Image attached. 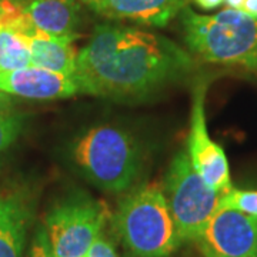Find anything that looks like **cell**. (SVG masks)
<instances>
[{"mask_svg": "<svg viewBox=\"0 0 257 257\" xmlns=\"http://www.w3.org/2000/svg\"><path fill=\"white\" fill-rule=\"evenodd\" d=\"M192 67V57L166 37L100 23L77 53L73 77L79 94L132 99L179 80Z\"/></svg>", "mask_w": 257, "mask_h": 257, "instance_id": "cell-1", "label": "cell"}, {"mask_svg": "<svg viewBox=\"0 0 257 257\" xmlns=\"http://www.w3.org/2000/svg\"><path fill=\"white\" fill-rule=\"evenodd\" d=\"M113 229L135 257H167L183 243L163 186L156 182L140 184L120 202Z\"/></svg>", "mask_w": 257, "mask_h": 257, "instance_id": "cell-2", "label": "cell"}, {"mask_svg": "<svg viewBox=\"0 0 257 257\" xmlns=\"http://www.w3.org/2000/svg\"><path fill=\"white\" fill-rule=\"evenodd\" d=\"M70 155L90 183L110 194L127 192L143 166L136 138L113 124L87 128L74 140Z\"/></svg>", "mask_w": 257, "mask_h": 257, "instance_id": "cell-3", "label": "cell"}, {"mask_svg": "<svg viewBox=\"0 0 257 257\" xmlns=\"http://www.w3.org/2000/svg\"><path fill=\"white\" fill-rule=\"evenodd\" d=\"M180 22L186 45L203 60L257 70V18L230 8L206 16L186 6Z\"/></svg>", "mask_w": 257, "mask_h": 257, "instance_id": "cell-4", "label": "cell"}, {"mask_svg": "<svg viewBox=\"0 0 257 257\" xmlns=\"http://www.w3.org/2000/svg\"><path fill=\"white\" fill-rule=\"evenodd\" d=\"M166 199L182 241H196L223 194L213 190L194 170L187 152H177L163 184Z\"/></svg>", "mask_w": 257, "mask_h": 257, "instance_id": "cell-5", "label": "cell"}, {"mask_svg": "<svg viewBox=\"0 0 257 257\" xmlns=\"http://www.w3.org/2000/svg\"><path fill=\"white\" fill-rule=\"evenodd\" d=\"M107 219V206L84 193H73L55 203L43 220L53 257L86 256Z\"/></svg>", "mask_w": 257, "mask_h": 257, "instance_id": "cell-6", "label": "cell"}, {"mask_svg": "<svg viewBox=\"0 0 257 257\" xmlns=\"http://www.w3.org/2000/svg\"><path fill=\"white\" fill-rule=\"evenodd\" d=\"M206 83L200 82L193 93L190 133L187 139V155L194 170L213 190L220 194L233 187L230 182L229 162L224 150L209 136L204 113Z\"/></svg>", "mask_w": 257, "mask_h": 257, "instance_id": "cell-7", "label": "cell"}, {"mask_svg": "<svg viewBox=\"0 0 257 257\" xmlns=\"http://www.w3.org/2000/svg\"><path fill=\"white\" fill-rule=\"evenodd\" d=\"M35 216L33 189L16 179L0 177V257H26Z\"/></svg>", "mask_w": 257, "mask_h": 257, "instance_id": "cell-8", "label": "cell"}, {"mask_svg": "<svg viewBox=\"0 0 257 257\" xmlns=\"http://www.w3.org/2000/svg\"><path fill=\"white\" fill-rule=\"evenodd\" d=\"M196 243L204 257H257V217L219 209Z\"/></svg>", "mask_w": 257, "mask_h": 257, "instance_id": "cell-9", "label": "cell"}, {"mask_svg": "<svg viewBox=\"0 0 257 257\" xmlns=\"http://www.w3.org/2000/svg\"><path fill=\"white\" fill-rule=\"evenodd\" d=\"M0 92L29 100H56L79 94L74 77L28 66L13 72H0Z\"/></svg>", "mask_w": 257, "mask_h": 257, "instance_id": "cell-10", "label": "cell"}, {"mask_svg": "<svg viewBox=\"0 0 257 257\" xmlns=\"http://www.w3.org/2000/svg\"><path fill=\"white\" fill-rule=\"evenodd\" d=\"M96 15L163 28L187 6V0H80Z\"/></svg>", "mask_w": 257, "mask_h": 257, "instance_id": "cell-11", "label": "cell"}, {"mask_svg": "<svg viewBox=\"0 0 257 257\" xmlns=\"http://www.w3.org/2000/svg\"><path fill=\"white\" fill-rule=\"evenodd\" d=\"M25 16L37 30L73 42L80 25V6L76 0H20Z\"/></svg>", "mask_w": 257, "mask_h": 257, "instance_id": "cell-12", "label": "cell"}, {"mask_svg": "<svg viewBox=\"0 0 257 257\" xmlns=\"http://www.w3.org/2000/svg\"><path fill=\"white\" fill-rule=\"evenodd\" d=\"M23 33L29 37L33 66L73 77L77 53L72 46V42L46 35L32 25Z\"/></svg>", "mask_w": 257, "mask_h": 257, "instance_id": "cell-13", "label": "cell"}, {"mask_svg": "<svg viewBox=\"0 0 257 257\" xmlns=\"http://www.w3.org/2000/svg\"><path fill=\"white\" fill-rule=\"evenodd\" d=\"M32 66L29 37L12 26L0 28V72H13Z\"/></svg>", "mask_w": 257, "mask_h": 257, "instance_id": "cell-14", "label": "cell"}, {"mask_svg": "<svg viewBox=\"0 0 257 257\" xmlns=\"http://www.w3.org/2000/svg\"><path fill=\"white\" fill-rule=\"evenodd\" d=\"M26 114L18 111L0 113V156L20 138L26 126Z\"/></svg>", "mask_w": 257, "mask_h": 257, "instance_id": "cell-15", "label": "cell"}, {"mask_svg": "<svg viewBox=\"0 0 257 257\" xmlns=\"http://www.w3.org/2000/svg\"><path fill=\"white\" fill-rule=\"evenodd\" d=\"M219 209H231L257 217V190L230 189L220 199Z\"/></svg>", "mask_w": 257, "mask_h": 257, "instance_id": "cell-16", "label": "cell"}, {"mask_svg": "<svg viewBox=\"0 0 257 257\" xmlns=\"http://www.w3.org/2000/svg\"><path fill=\"white\" fill-rule=\"evenodd\" d=\"M28 18L25 16L20 0H0V28L22 26Z\"/></svg>", "mask_w": 257, "mask_h": 257, "instance_id": "cell-17", "label": "cell"}, {"mask_svg": "<svg viewBox=\"0 0 257 257\" xmlns=\"http://www.w3.org/2000/svg\"><path fill=\"white\" fill-rule=\"evenodd\" d=\"M26 257H53V251L47 239L43 223H37L33 230V236L30 240Z\"/></svg>", "mask_w": 257, "mask_h": 257, "instance_id": "cell-18", "label": "cell"}, {"mask_svg": "<svg viewBox=\"0 0 257 257\" xmlns=\"http://www.w3.org/2000/svg\"><path fill=\"white\" fill-rule=\"evenodd\" d=\"M84 257H119L116 251V246L110 237L104 234V230L96 237L90 248L87 250Z\"/></svg>", "mask_w": 257, "mask_h": 257, "instance_id": "cell-19", "label": "cell"}, {"mask_svg": "<svg viewBox=\"0 0 257 257\" xmlns=\"http://www.w3.org/2000/svg\"><path fill=\"white\" fill-rule=\"evenodd\" d=\"M13 110V100L8 93L0 92V113H8Z\"/></svg>", "mask_w": 257, "mask_h": 257, "instance_id": "cell-20", "label": "cell"}, {"mask_svg": "<svg viewBox=\"0 0 257 257\" xmlns=\"http://www.w3.org/2000/svg\"><path fill=\"white\" fill-rule=\"evenodd\" d=\"M199 8H202L204 10H213L217 9L219 6H221L224 3V0H193Z\"/></svg>", "mask_w": 257, "mask_h": 257, "instance_id": "cell-21", "label": "cell"}, {"mask_svg": "<svg viewBox=\"0 0 257 257\" xmlns=\"http://www.w3.org/2000/svg\"><path fill=\"white\" fill-rule=\"evenodd\" d=\"M241 12L247 13L253 18H257V0H244Z\"/></svg>", "mask_w": 257, "mask_h": 257, "instance_id": "cell-22", "label": "cell"}, {"mask_svg": "<svg viewBox=\"0 0 257 257\" xmlns=\"http://www.w3.org/2000/svg\"><path fill=\"white\" fill-rule=\"evenodd\" d=\"M226 3H227V6H229L230 9H236V10H241L243 8V3H244V0H224Z\"/></svg>", "mask_w": 257, "mask_h": 257, "instance_id": "cell-23", "label": "cell"}, {"mask_svg": "<svg viewBox=\"0 0 257 257\" xmlns=\"http://www.w3.org/2000/svg\"><path fill=\"white\" fill-rule=\"evenodd\" d=\"M127 257H135V256H127Z\"/></svg>", "mask_w": 257, "mask_h": 257, "instance_id": "cell-24", "label": "cell"}]
</instances>
